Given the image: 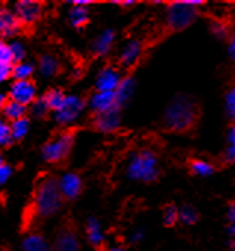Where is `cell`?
Here are the masks:
<instances>
[{
	"instance_id": "obj_15",
	"label": "cell",
	"mask_w": 235,
	"mask_h": 251,
	"mask_svg": "<svg viewBox=\"0 0 235 251\" xmlns=\"http://www.w3.org/2000/svg\"><path fill=\"white\" fill-rule=\"evenodd\" d=\"M142 42L138 39H133L131 42L126 43V46L123 48L122 53H120V62L125 67H132L133 64H136L142 55Z\"/></svg>"
},
{
	"instance_id": "obj_38",
	"label": "cell",
	"mask_w": 235,
	"mask_h": 251,
	"mask_svg": "<svg viewBox=\"0 0 235 251\" xmlns=\"http://www.w3.org/2000/svg\"><path fill=\"white\" fill-rule=\"evenodd\" d=\"M228 53H229V56L235 61V34L231 37V40H229V46H228Z\"/></svg>"
},
{
	"instance_id": "obj_30",
	"label": "cell",
	"mask_w": 235,
	"mask_h": 251,
	"mask_svg": "<svg viewBox=\"0 0 235 251\" xmlns=\"http://www.w3.org/2000/svg\"><path fill=\"white\" fill-rule=\"evenodd\" d=\"M30 111H31V114H33L34 117L43 118V117L48 115V112L51 111V108H49V105L46 103V100H45L43 98H39V99H36V100L30 105Z\"/></svg>"
},
{
	"instance_id": "obj_14",
	"label": "cell",
	"mask_w": 235,
	"mask_h": 251,
	"mask_svg": "<svg viewBox=\"0 0 235 251\" xmlns=\"http://www.w3.org/2000/svg\"><path fill=\"white\" fill-rule=\"evenodd\" d=\"M53 251H80V242L76 232L70 227L61 229L53 241Z\"/></svg>"
},
{
	"instance_id": "obj_13",
	"label": "cell",
	"mask_w": 235,
	"mask_h": 251,
	"mask_svg": "<svg viewBox=\"0 0 235 251\" xmlns=\"http://www.w3.org/2000/svg\"><path fill=\"white\" fill-rule=\"evenodd\" d=\"M21 25L23 24L18 20L15 11H11L8 8H2V11H0V33H2V36L5 39L18 34L21 30Z\"/></svg>"
},
{
	"instance_id": "obj_40",
	"label": "cell",
	"mask_w": 235,
	"mask_h": 251,
	"mask_svg": "<svg viewBox=\"0 0 235 251\" xmlns=\"http://www.w3.org/2000/svg\"><path fill=\"white\" fill-rule=\"evenodd\" d=\"M108 251H125L123 248H120V247H112V248H109Z\"/></svg>"
},
{
	"instance_id": "obj_12",
	"label": "cell",
	"mask_w": 235,
	"mask_h": 251,
	"mask_svg": "<svg viewBox=\"0 0 235 251\" xmlns=\"http://www.w3.org/2000/svg\"><path fill=\"white\" fill-rule=\"evenodd\" d=\"M120 109H112L109 112L95 115V129L102 133H112L120 127Z\"/></svg>"
},
{
	"instance_id": "obj_23",
	"label": "cell",
	"mask_w": 235,
	"mask_h": 251,
	"mask_svg": "<svg viewBox=\"0 0 235 251\" xmlns=\"http://www.w3.org/2000/svg\"><path fill=\"white\" fill-rule=\"evenodd\" d=\"M86 235H87V239L92 245L95 247H99L105 236H104V230H102V226L99 223L98 219L95 217H89L87 222H86Z\"/></svg>"
},
{
	"instance_id": "obj_9",
	"label": "cell",
	"mask_w": 235,
	"mask_h": 251,
	"mask_svg": "<svg viewBox=\"0 0 235 251\" xmlns=\"http://www.w3.org/2000/svg\"><path fill=\"white\" fill-rule=\"evenodd\" d=\"M122 75L112 67H106L104 70L99 71V74L96 75L95 80V89L96 92H109V93H115V90L119 89L120 83H122Z\"/></svg>"
},
{
	"instance_id": "obj_33",
	"label": "cell",
	"mask_w": 235,
	"mask_h": 251,
	"mask_svg": "<svg viewBox=\"0 0 235 251\" xmlns=\"http://www.w3.org/2000/svg\"><path fill=\"white\" fill-rule=\"evenodd\" d=\"M163 222L166 226H173L179 222V208L175 205H167L163 211Z\"/></svg>"
},
{
	"instance_id": "obj_36",
	"label": "cell",
	"mask_w": 235,
	"mask_h": 251,
	"mask_svg": "<svg viewBox=\"0 0 235 251\" xmlns=\"http://www.w3.org/2000/svg\"><path fill=\"white\" fill-rule=\"evenodd\" d=\"M211 33L217 37V39H225L226 36H228V27H226V24H223V23H213L211 24Z\"/></svg>"
},
{
	"instance_id": "obj_32",
	"label": "cell",
	"mask_w": 235,
	"mask_h": 251,
	"mask_svg": "<svg viewBox=\"0 0 235 251\" xmlns=\"http://www.w3.org/2000/svg\"><path fill=\"white\" fill-rule=\"evenodd\" d=\"M9 48H11V53H12V58H14L15 64L23 62V61L26 59L27 52H26V46H24L21 42L14 40V42H11V43H9Z\"/></svg>"
},
{
	"instance_id": "obj_20",
	"label": "cell",
	"mask_w": 235,
	"mask_h": 251,
	"mask_svg": "<svg viewBox=\"0 0 235 251\" xmlns=\"http://www.w3.org/2000/svg\"><path fill=\"white\" fill-rule=\"evenodd\" d=\"M135 89H136V83H135V78L132 77H126L122 80L119 89L115 90V99H117V103H119V106H125L133 96L135 93Z\"/></svg>"
},
{
	"instance_id": "obj_3",
	"label": "cell",
	"mask_w": 235,
	"mask_h": 251,
	"mask_svg": "<svg viewBox=\"0 0 235 251\" xmlns=\"http://www.w3.org/2000/svg\"><path fill=\"white\" fill-rule=\"evenodd\" d=\"M158 158L150 150L135 152L128 164V176L136 182H154L158 177Z\"/></svg>"
},
{
	"instance_id": "obj_29",
	"label": "cell",
	"mask_w": 235,
	"mask_h": 251,
	"mask_svg": "<svg viewBox=\"0 0 235 251\" xmlns=\"http://www.w3.org/2000/svg\"><path fill=\"white\" fill-rule=\"evenodd\" d=\"M223 158L226 163H235V126H232L228 132V145Z\"/></svg>"
},
{
	"instance_id": "obj_2",
	"label": "cell",
	"mask_w": 235,
	"mask_h": 251,
	"mask_svg": "<svg viewBox=\"0 0 235 251\" xmlns=\"http://www.w3.org/2000/svg\"><path fill=\"white\" fill-rule=\"evenodd\" d=\"M62 194L59 183L53 177H43L34 191V213L42 219L52 217L62 205Z\"/></svg>"
},
{
	"instance_id": "obj_7",
	"label": "cell",
	"mask_w": 235,
	"mask_h": 251,
	"mask_svg": "<svg viewBox=\"0 0 235 251\" xmlns=\"http://www.w3.org/2000/svg\"><path fill=\"white\" fill-rule=\"evenodd\" d=\"M37 89L31 80H17L9 87V99L30 106L37 98Z\"/></svg>"
},
{
	"instance_id": "obj_27",
	"label": "cell",
	"mask_w": 235,
	"mask_h": 251,
	"mask_svg": "<svg viewBox=\"0 0 235 251\" xmlns=\"http://www.w3.org/2000/svg\"><path fill=\"white\" fill-rule=\"evenodd\" d=\"M33 74H34V67H33L30 62L23 61V62L15 64L12 77H14L15 81H17V80H30Z\"/></svg>"
},
{
	"instance_id": "obj_8",
	"label": "cell",
	"mask_w": 235,
	"mask_h": 251,
	"mask_svg": "<svg viewBox=\"0 0 235 251\" xmlns=\"http://www.w3.org/2000/svg\"><path fill=\"white\" fill-rule=\"evenodd\" d=\"M14 11L23 25H31L37 23L43 12L42 5L39 2H34V0H21L15 5Z\"/></svg>"
},
{
	"instance_id": "obj_42",
	"label": "cell",
	"mask_w": 235,
	"mask_h": 251,
	"mask_svg": "<svg viewBox=\"0 0 235 251\" xmlns=\"http://www.w3.org/2000/svg\"><path fill=\"white\" fill-rule=\"evenodd\" d=\"M133 3L132 2H128V3H120V6H125V8H128V6H132Z\"/></svg>"
},
{
	"instance_id": "obj_39",
	"label": "cell",
	"mask_w": 235,
	"mask_h": 251,
	"mask_svg": "<svg viewBox=\"0 0 235 251\" xmlns=\"http://www.w3.org/2000/svg\"><path fill=\"white\" fill-rule=\"evenodd\" d=\"M144 239V232L139 229V230H136V232H133L132 233V236H131V241L132 242H139V241H142Z\"/></svg>"
},
{
	"instance_id": "obj_16",
	"label": "cell",
	"mask_w": 235,
	"mask_h": 251,
	"mask_svg": "<svg viewBox=\"0 0 235 251\" xmlns=\"http://www.w3.org/2000/svg\"><path fill=\"white\" fill-rule=\"evenodd\" d=\"M89 3L87 2H74L70 14H68V21L71 27L74 28H83L87 21H89Z\"/></svg>"
},
{
	"instance_id": "obj_5",
	"label": "cell",
	"mask_w": 235,
	"mask_h": 251,
	"mask_svg": "<svg viewBox=\"0 0 235 251\" xmlns=\"http://www.w3.org/2000/svg\"><path fill=\"white\" fill-rule=\"evenodd\" d=\"M73 145H74V135L71 132H64L43 147L42 150L43 158L49 163H59L65 157H68Z\"/></svg>"
},
{
	"instance_id": "obj_31",
	"label": "cell",
	"mask_w": 235,
	"mask_h": 251,
	"mask_svg": "<svg viewBox=\"0 0 235 251\" xmlns=\"http://www.w3.org/2000/svg\"><path fill=\"white\" fill-rule=\"evenodd\" d=\"M12 142H14V136L11 130V123L3 120L0 123V144H2V147H8Z\"/></svg>"
},
{
	"instance_id": "obj_4",
	"label": "cell",
	"mask_w": 235,
	"mask_h": 251,
	"mask_svg": "<svg viewBox=\"0 0 235 251\" xmlns=\"http://www.w3.org/2000/svg\"><path fill=\"white\" fill-rule=\"evenodd\" d=\"M201 2H172L166 5V24L173 31L188 28L197 18Z\"/></svg>"
},
{
	"instance_id": "obj_24",
	"label": "cell",
	"mask_w": 235,
	"mask_h": 251,
	"mask_svg": "<svg viewBox=\"0 0 235 251\" xmlns=\"http://www.w3.org/2000/svg\"><path fill=\"white\" fill-rule=\"evenodd\" d=\"M189 167H191V172L194 175L200 176V177H207V176H211L214 173L213 164H210L206 160H200V158L198 160H192Z\"/></svg>"
},
{
	"instance_id": "obj_17",
	"label": "cell",
	"mask_w": 235,
	"mask_h": 251,
	"mask_svg": "<svg viewBox=\"0 0 235 251\" xmlns=\"http://www.w3.org/2000/svg\"><path fill=\"white\" fill-rule=\"evenodd\" d=\"M114 40H115V33H114V30H111V28H106V30H104L96 39H95V42L92 43V53L93 55H96V56H104V55H106L109 50H111V48H112V45H114Z\"/></svg>"
},
{
	"instance_id": "obj_6",
	"label": "cell",
	"mask_w": 235,
	"mask_h": 251,
	"mask_svg": "<svg viewBox=\"0 0 235 251\" xmlns=\"http://www.w3.org/2000/svg\"><path fill=\"white\" fill-rule=\"evenodd\" d=\"M84 108H86V103L80 96L67 95L64 102L61 103V106L56 111H53V115L59 124L67 126V124H71L73 121H76L81 115Z\"/></svg>"
},
{
	"instance_id": "obj_22",
	"label": "cell",
	"mask_w": 235,
	"mask_h": 251,
	"mask_svg": "<svg viewBox=\"0 0 235 251\" xmlns=\"http://www.w3.org/2000/svg\"><path fill=\"white\" fill-rule=\"evenodd\" d=\"M2 111H3L5 118L9 120V121L12 123V121L26 118L27 106L23 105V103H20V102H15V100H12V99H8V100L2 105Z\"/></svg>"
},
{
	"instance_id": "obj_10",
	"label": "cell",
	"mask_w": 235,
	"mask_h": 251,
	"mask_svg": "<svg viewBox=\"0 0 235 251\" xmlns=\"http://www.w3.org/2000/svg\"><path fill=\"white\" fill-rule=\"evenodd\" d=\"M89 108L95 115L109 112L112 109H122L117 103L115 95L109 92H96L89 99Z\"/></svg>"
},
{
	"instance_id": "obj_25",
	"label": "cell",
	"mask_w": 235,
	"mask_h": 251,
	"mask_svg": "<svg viewBox=\"0 0 235 251\" xmlns=\"http://www.w3.org/2000/svg\"><path fill=\"white\" fill-rule=\"evenodd\" d=\"M65 96H67V95H65L61 89H51V90H48V92L45 93L43 99H45L46 103L49 105L51 111H56V109L61 106V103L64 102Z\"/></svg>"
},
{
	"instance_id": "obj_19",
	"label": "cell",
	"mask_w": 235,
	"mask_h": 251,
	"mask_svg": "<svg viewBox=\"0 0 235 251\" xmlns=\"http://www.w3.org/2000/svg\"><path fill=\"white\" fill-rule=\"evenodd\" d=\"M23 251H53V245L43 235L30 233L23 241Z\"/></svg>"
},
{
	"instance_id": "obj_26",
	"label": "cell",
	"mask_w": 235,
	"mask_h": 251,
	"mask_svg": "<svg viewBox=\"0 0 235 251\" xmlns=\"http://www.w3.org/2000/svg\"><path fill=\"white\" fill-rule=\"evenodd\" d=\"M11 130H12V136L14 141H21L27 136L28 130H30V121L28 118H21L17 121L11 123Z\"/></svg>"
},
{
	"instance_id": "obj_28",
	"label": "cell",
	"mask_w": 235,
	"mask_h": 251,
	"mask_svg": "<svg viewBox=\"0 0 235 251\" xmlns=\"http://www.w3.org/2000/svg\"><path fill=\"white\" fill-rule=\"evenodd\" d=\"M198 220V213L192 205H182L179 208V222L183 225H194Z\"/></svg>"
},
{
	"instance_id": "obj_21",
	"label": "cell",
	"mask_w": 235,
	"mask_h": 251,
	"mask_svg": "<svg viewBox=\"0 0 235 251\" xmlns=\"http://www.w3.org/2000/svg\"><path fill=\"white\" fill-rule=\"evenodd\" d=\"M39 73L42 77L51 78L59 73V61L53 55H42L39 58Z\"/></svg>"
},
{
	"instance_id": "obj_1",
	"label": "cell",
	"mask_w": 235,
	"mask_h": 251,
	"mask_svg": "<svg viewBox=\"0 0 235 251\" xmlns=\"http://www.w3.org/2000/svg\"><path fill=\"white\" fill-rule=\"evenodd\" d=\"M198 120L197 103L185 95L173 98L164 112V126L173 132H186Z\"/></svg>"
},
{
	"instance_id": "obj_18",
	"label": "cell",
	"mask_w": 235,
	"mask_h": 251,
	"mask_svg": "<svg viewBox=\"0 0 235 251\" xmlns=\"http://www.w3.org/2000/svg\"><path fill=\"white\" fill-rule=\"evenodd\" d=\"M14 67H15V61L12 58L9 43L2 42V45H0V78H2V81L12 77Z\"/></svg>"
},
{
	"instance_id": "obj_37",
	"label": "cell",
	"mask_w": 235,
	"mask_h": 251,
	"mask_svg": "<svg viewBox=\"0 0 235 251\" xmlns=\"http://www.w3.org/2000/svg\"><path fill=\"white\" fill-rule=\"evenodd\" d=\"M228 220H229V233L235 239V201L228 208Z\"/></svg>"
},
{
	"instance_id": "obj_34",
	"label": "cell",
	"mask_w": 235,
	"mask_h": 251,
	"mask_svg": "<svg viewBox=\"0 0 235 251\" xmlns=\"http://www.w3.org/2000/svg\"><path fill=\"white\" fill-rule=\"evenodd\" d=\"M225 109L226 114L235 120V87H232L225 96Z\"/></svg>"
},
{
	"instance_id": "obj_35",
	"label": "cell",
	"mask_w": 235,
	"mask_h": 251,
	"mask_svg": "<svg viewBox=\"0 0 235 251\" xmlns=\"http://www.w3.org/2000/svg\"><path fill=\"white\" fill-rule=\"evenodd\" d=\"M12 173H14V169H12L11 164H8L5 160L0 161V183L5 185L11 179Z\"/></svg>"
},
{
	"instance_id": "obj_41",
	"label": "cell",
	"mask_w": 235,
	"mask_h": 251,
	"mask_svg": "<svg viewBox=\"0 0 235 251\" xmlns=\"http://www.w3.org/2000/svg\"><path fill=\"white\" fill-rule=\"evenodd\" d=\"M229 247H231V250H232V251H235V239H234V241H231Z\"/></svg>"
},
{
	"instance_id": "obj_11",
	"label": "cell",
	"mask_w": 235,
	"mask_h": 251,
	"mask_svg": "<svg viewBox=\"0 0 235 251\" xmlns=\"http://www.w3.org/2000/svg\"><path fill=\"white\" fill-rule=\"evenodd\" d=\"M58 183H59L61 194L65 200H76L80 195L81 188H83L81 177L77 173H71V172L62 175Z\"/></svg>"
}]
</instances>
